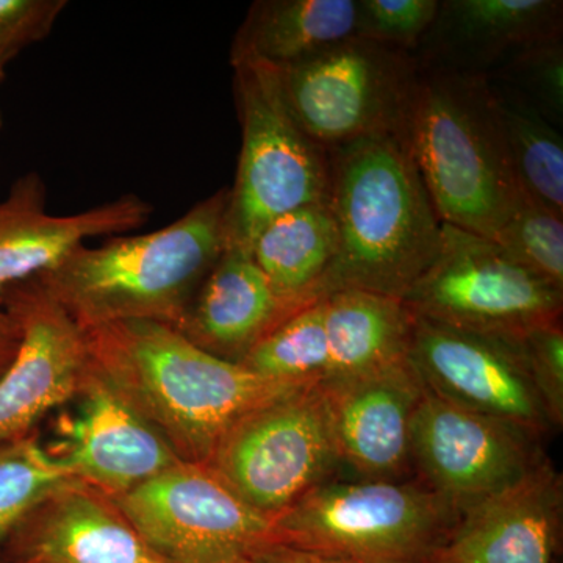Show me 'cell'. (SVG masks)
Returning a JSON list of instances; mask_svg holds the SVG:
<instances>
[{
	"mask_svg": "<svg viewBox=\"0 0 563 563\" xmlns=\"http://www.w3.org/2000/svg\"><path fill=\"white\" fill-rule=\"evenodd\" d=\"M152 213L151 202L125 192L80 213L51 214L46 181L36 172L25 173L0 201V298L13 285L55 268L88 240L139 231Z\"/></svg>",
	"mask_w": 563,
	"mask_h": 563,
	"instance_id": "obj_16",
	"label": "cell"
},
{
	"mask_svg": "<svg viewBox=\"0 0 563 563\" xmlns=\"http://www.w3.org/2000/svg\"><path fill=\"white\" fill-rule=\"evenodd\" d=\"M533 385L539 391L554 431L563 426V329L562 320L543 322L523 335Z\"/></svg>",
	"mask_w": 563,
	"mask_h": 563,
	"instance_id": "obj_30",
	"label": "cell"
},
{
	"mask_svg": "<svg viewBox=\"0 0 563 563\" xmlns=\"http://www.w3.org/2000/svg\"><path fill=\"white\" fill-rule=\"evenodd\" d=\"M113 501L166 563H243L273 542V521L207 465L176 463Z\"/></svg>",
	"mask_w": 563,
	"mask_h": 563,
	"instance_id": "obj_10",
	"label": "cell"
},
{
	"mask_svg": "<svg viewBox=\"0 0 563 563\" xmlns=\"http://www.w3.org/2000/svg\"><path fill=\"white\" fill-rule=\"evenodd\" d=\"M329 209L339 250L320 298L342 290L404 296L442 247L443 222L404 135L332 147Z\"/></svg>",
	"mask_w": 563,
	"mask_h": 563,
	"instance_id": "obj_2",
	"label": "cell"
},
{
	"mask_svg": "<svg viewBox=\"0 0 563 563\" xmlns=\"http://www.w3.org/2000/svg\"><path fill=\"white\" fill-rule=\"evenodd\" d=\"M515 179L521 192L563 218V141L531 102L496 95Z\"/></svg>",
	"mask_w": 563,
	"mask_h": 563,
	"instance_id": "obj_24",
	"label": "cell"
},
{
	"mask_svg": "<svg viewBox=\"0 0 563 563\" xmlns=\"http://www.w3.org/2000/svg\"><path fill=\"white\" fill-rule=\"evenodd\" d=\"M407 141L444 224L493 240L520 201L495 90L483 74L418 70Z\"/></svg>",
	"mask_w": 563,
	"mask_h": 563,
	"instance_id": "obj_4",
	"label": "cell"
},
{
	"mask_svg": "<svg viewBox=\"0 0 563 563\" xmlns=\"http://www.w3.org/2000/svg\"><path fill=\"white\" fill-rule=\"evenodd\" d=\"M555 0H451L440 3L431 31L440 51L457 63H488L561 35Z\"/></svg>",
	"mask_w": 563,
	"mask_h": 563,
	"instance_id": "obj_22",
	"label": "cell"
},
{
	"mask_svg": "<svg viewBox=\"0 0 563 563\" xmlns=\"http://www.w3.org/2000/svg\"><path fill=\"white\" fill-rule=\"evenodd\" d=\"M242 122V152L229 188L228 246L251 251L269 222L301 207L329 202V152L292 117L279 70L258 62L232 65Z\"/></svg>",
	"mask_w": 563,
	"mask_h": 563,
	"instance_id": "obj_6",
	"label": "cell"
},
{
	"mask_svg": "<svg viewBox=\"0 0 563 563\" xmlns=\"http://www.w3.org/2000/svg\"><path fill=\"white\" fill-rule=\"evenodd\" d=\"M437 0H357L355 36L406 51L428 36L440 11Z\"/></svg>",
	"mask_w": 563,
	"mask_h": 563,
	"instance_id": "obj_28",
	"label": "cell"
},
{
	"mask_svg": "<svg viewBox=\"0 0 563 563\" xmlns=\"http://www.w3.org/2000/svg\"><path fill=\"white\" fill-rule=\"evenodd\" d=\"M563 537V476L544 462L462 512L439 563H554Z\"/></svg>",
	"mask_w": 563,
	"mask_h": 563,
	"instance_id": "obj_18",
	"label": "cell"
},
{
	"mask_svg": "<svg viewBox=\"0 0 563 563\" xmlns=\"http://www.w3.org/2000/svg\"><path fill=\"white\" fill-rule=\"evenodd\" d=\"M20 324L0 307V361L14 357V352L20 346Z\"/></svg>",
	"mask_w": 563,
	"mask_h": 563,
	"instance_id": "obj_33",
	"label": "cell"
},
{
	"mask_svg": "<svg viewBox=\"0 0 563 563\" xmlns=\"http://www.w3.org/2000/svg\"><path fill=\"white\" fill-rule=\"evenodd\" d=\"M240 365L273 383H322L329 368L324 298L282 321Z\"/></svg>",
	"mask_w": 563,
	"mask_h": 563,
	"instance_id": "obj_25",
	"label": "cell"
},
{
	"mask_svg": "<svg viewBox=\"0 0 563 563\" xmlns=\"http://www.w3.org/2000/svg\"><path fill=\"white\" fill-rule=\"evenodd\" d=\"M409 362L426 390L444 401L543 439L558 433L533 385L523 335L463 331L413 314Z\"/></svg>",
	"mask_w": 563,
	"mask_h": 563,
	"instance_id": "obj_12",
	"label": "cell"
},
{
	"mask_svg": "<svg viewBox=\"0 0 563 563\" xmlns=\"http://www.w3.org/2000/svg\"><path fill=\"white\" fill-rule=\"evenodd\" d=\"M320 385L343 472L351 470L355 479L415 477L412 421L424 385L409 361L354 379Z\"/></svg>",
	"mask_w": 563,
	"mask_h": 563,
	"instance_id": "obj_15",
	"label": "cell"
},
{
	"mask_svg": "<svg viewBox=\"0 0 563 563\" xmlns=\"http://www.w3.org/2000/svg\"><path fill=\"white\" fill-rule=\"evenodd\" d=\"M298 310L274 291L251 251L228 246L176 329L214 357L242 363L252 347Z\"/></svg>",
	"mask_w": 563,
	"mask_h": 563,
	"instance_id": "obj_19",
	"label": "cell"
},
{
	"mask_svg": "<svg viewBox=\"0 0 563 563\" xmlns=\"http://www.w3.org/2000/svg\"><path fill=\"white\" fill-rule=\"evenodd\" d=\"M228 203L222 188L158 231L80 244L35 279L84 331L122 321L176 328L228 247Z\"/></svg>",
	"mask_w": 563,
	"mask_h": 563,
	"instance_id": "obj_3",
	"label": "cell"
},
{
	"mask_svg": "<svg viewBox=\"0 0 563 563\" xmlns=\"http://www.w3.org/2000/svg\"><path fill=\"white\" fill-rule=\"evenodd\" d=\"M207 466L272 521L307 492L342 476L320 383L295 385L244 413L224 433Z\"/></svg>",
	"mask_w": 563,
	"mask_h": 563,
	"instance_id": "obj_7",
	"label": "cell"
},
{
	"mask_svg": "<svg viewBox=\"0 0 563 563\" xmlns=\"http://www.w3.org/2000/svg\"><path fill=\"white\" fill-rule=\"evenodd\" d=\"M85 333L92 366L181 462L209 465L233 422L301 385L263 379L240 363L214 357L163 322H113Z\"/></svg>",
	"mask_w": 563,
	"mask_h": 563,
	"instance_id": "obj_1",
	"label": "cell"
},
{
	"mask_svg": "<svg viewBox=\"0 0 563 563\" xmlns=\"http://www.w3.org/2000/svg\"><path fill=\"white\" fill-rule=\"evenodd\" d=\"M0 563H166L110 496L81 481L63 485L18 526Z\"/></svg>",
	"mask_w": 563,
	"mask_h": 563,
	"instance_id": "obj_17",
	"label": "cell"
},
{
	"mask_svg": "<svg viewBox=\"0 0 563 563\" xmlns=\"http://www.w3.org/2000/svg\"><path fill=\"white\" fill-rule=\"evenodd\" d=\"M492 242L518 265L563 290V218L521 195Z\"/></svg>",
	"mask_w": 563,
	"mask_h": 563,
	"instance_id": "obj_27",
	"label": "cell"
},
{
	"mask_svg": "<svg viewBox=\"0 0 563 563\" xmlns=\"http://www.w3.org/2000/svg\"><path fill=\"white\" fill-rule=\"evenodd\" d=\"M402 301L415 317L450 328L521 336L562 320L563 290L507 257L492 240L443 222L439 255Z\"/></svg>",
	"mask_w": 563,
	"mask_h": 563,
	"instance_id": "obj_9",
	"label": "cell"
},
{
	"mask_svg": "<svg viewBox=\"0 0 563 563\" xmlns=\"http://www.w3.org/2000/svg\"><path fill=\"white\" fill-rule=\"evenodd\" d=\"M10 60L5 57V55L0 54V85H2L3 79H5V66L9 65ZM3 125V117L2 110H0V129Z\"/></svg>",
	"mask_w": 563,
	"mask_h": 563,
	"instance_id": "obj_34",
	"label": "cell"
},
{
	"mask_svg": "<svg viewBox=\"0 0 563 563\" xmlns=\"http://www.w3.org/2000/svg\"><path fill=\"white\" fill-rule=\"evenodd\" d=\"M0 307L18 321L20 346L0 376V444L35 433L55 409L76 398L90 365L87 333L38 280L13 285Z\"/></svg>",
	"mask_w": 563,
	"mask_h": 563,
	"instance_id": "obj_13",
	"label": "cell"
},
{
	"mask_svg": "<svg viewBox=\"0 0 563 563\" xmlns=\"http://www.w3.org/2000/svg\"><path fill=\"white\" fill-rule=\"evenodd\" d=\"M277 70L292 117L324 150L374 136H407L420 69L406 51L352 36Z\"/></svg>",
	"mask_w": 563,
	"mask_h": 563,
	"instance_id": "obj_8",
	"label": "cell"
},
{
	"mask_svg": "<svg viewBox=\"0 0 563 563\" xmlns=\"http://www.w3.org/2000/svg\"><path fill=\"white\" fill-rule=\"evenodd\" d=\"M73 401L46 450L81 483L118 498L181 462L91 361Z\"/></svg>",
	"mask_w": 563,
	"mask_h": 563,
	"instance_id": "obj_14",
	"label": "cell"
},
{
	"mask_svg": "<svg viewBox=\"0 0 563 563\" xmlns=\"http://www.w3.org/2000/svg\"><path fill=\"white\" fill-rule=\"evenodd\" d=\"M339 250L329 203H312L269 222L251 247L274 291L295 309L320 299V287Z\"/></svg>",
	"mask_w": 563,
	"mask_h": 563,
	"instance_id": "obj_23",
	"label": "cell"
},
{
	"mask_svg": "<svg viewBox=\"0 0 563 563\" xmlns=\"http://www.w3.org/2000/svg\"><path fill=\"white\" fill-rule=\"evenodd\" d=\"M515 79L531 92L532 107L550 122H562L563 114V51L561 35L532 44L512 55Z\"/></svg>",
	"mask_w": 563,
	"mask_h": 563,
	"instance_id": "obj_29",
	"label": "cell"
},
{
	"mask_svg": "<svg viewBox=\"0 0 563 563\" xmlns=\"http://www.w3.org/2000/svg\"><path fill=\"white\" fill-rule=\"evenodd\" d=\"M461 515L417 476H336L274 518L273 542L351 563H439Z\"/></svg>",
	"mask_w": 563,
	"mask_h": 563,
	"instance_id": "obj_5",
	"label": "cell"
},
{
	"mask_svg": "<svg viewBox=\"0 0 563 563\" xmlns=\"http://www.w3.org/2000/svg\"><path fill=\"white\" fill-rule=\"evenodd\" d=\"M243 563H351L340 559L325 558V555L309 553L298 548L282 543H266Z\"/></svg>",
	"mask_w": 563,
	"mask_h": 563,
	"instance_id": "obj_32",
	"label": "cell"
},
{
	"mask_svg": "<svg viewBox=\"0 0 563 563\" xmlns=\"http://www.w3.org/2000/svg\"><path fill=\"white\" fill-rule=\"evenodd\" d=\"M357 0H258L233 38L231 65H298L355 36Z\"/></svg>",
	"mask_w": 563,
	"mask_h": 563,
	"instance_id": "obj_21",
	"label": "cell"
},
{
	"mask_svg": "<svg viewBox=\"0 0 563 563\" xmlns=\"http://www.w3.org/2000/svg\"><path fill=\"white\" fill-rule=\"evenodd\" d=\"M544 440L521 426L454 406L424 388L412 421L415 476L462 514L550 461Z\"/></svg>",
	"mask_w": 563,
	"mask_h": 563,
	"instance_id": "obj_11",
	"label": "cell"
},
{
	"mask_svg": "<svg viewBox=\"0 0 563 563\" xmlns=\"http://www.w3.org/2000/svg\"><path fill=\"white\" fill-rule=\"evenodd\" d=\"M329 368L322 383L354 379L409 361L413 314L393 296L342 290L324 296Z\"/></svg>",
	"mask_w": 563,
	"mask_h": 563,
	"instance_id": "obj_20",
	"label": "cell"
},
{
	"mask_svg": "<svg viewBox=\"0 0 563 563\" xmlns=\"http://www.w3.org/2000/svg\"><path fill=\"white\" fill-rule=\"evenodd\" d=\"M66 0H0V54L13 60L51 35Z\"/></svg>",
	"mask_w": 563,
	"mask_h": 563,
	"instance_id": "obj_31",
	"label": "cell"
},
{
	"mask_svg": "<svg viewBox=\"0 0 563 563\" xmlns=\"http://www.w3.org/2000/svg\"><path fill=\"white\" fill-rule=\"evenodd\" d=\"M11 361H13V358H7V361H0V376H2V373L5 372L7 366L10 365Z\"/></svg>",
	"mask_w": 563,
	"mask_h": 563,
	"instance_id": "obj_35",
	"label": "cell"
},
{
	"mask_svg": "<svg viewBox=\"0 0 563 563\" xmlns=\"http://www.w3.org/2000/svg\"><path fill=\"white\" fill-rule=\"evenodd\" d=\"M76 477L55 461L40 437L0 444V555L25 517Z\"/></svg>",
	"mask_w": 563,
	"mask_h": 563,
	"instance_id": "obj_26",
	"label": "cell"
}]
</instances>
